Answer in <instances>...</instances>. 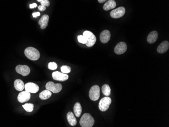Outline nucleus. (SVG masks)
<instances>
[{
	"instance_id": "1",
	"label": "nucleus",
	"mask_w": 169,
	"mask_h": 127,
	"mask_svg": "<svg viewBox=\"0 0 169 127\" xmlns=\"http://www.w3.org/2000/svg\"><path fill=\"white\" fill-rule=\"evenodd\" d=\"M25 54L26 57L31 61H37L40 57L39 51L32 47L26 48L25 51Z\"/></svg>"
},
{
	"instance_id": "2",
	"label": "nucleus",
	"mask_w": 169,
	"mask_h": 127,
	"mask_svg": "<svg viewBox=\"0 0 169 127\" xmlns=\"http://www.w3.org/2000/svg\"><path fill=\"white\" fill-rule=\"evenodd\" d=\"M94 119L89 114H84L80 120V125L82 127H92L94 124Z\"/></svg>"
},
{
	"instance_id": "3",
	"label": "nucleus",
	"mask_w": 169,
	"mask_h": 127,
	"mask_svg": "<svg viewBox=\"0 0 169 127\" xmlns=\"http://www.w3.org/2000/svg\"><path fill=\"white\" fill-rule=\"evenodd\" d=\"M83 36L86 39L87 42L86 45L88 47H92L95 44L96 42V37L91 31H84L83 33Z\"/></svg>"
},
{
	"instance_id": "4",
	"label": "nucleus",
	"mask_w": 169,
	"mask_h": 127,
	"mask_svg": "<svg viewBox=\"0 0 169 127\" xmlns=\"http://www.w3.org/2000/svg\"><path fill=\"white\" fill-rule=\"evenodd\" d=\"M46 88L53 93H57L61 91L62 86L60 84H54L53 81H49L46 84Z\"/></svg>"
},
{
	"instance_id": "5",
	"label": "nucleus",
	"mask_w": 169,
	"mask_h": 127,
	"mask_svg": "<svg viewBox=\"0 0 169 127\" xmlns=\"http://www.w3.org/2000/svg\"><path fill=\"white\" fill-rule=\"evenodd\" d=\"M89 97L92 100L96 101L100 97V87L98 85H94L90 90Z\"/></svg>"
},
{
	"instance_id": "6",
	"label": "nucleus",
	"mask_w": 169,
	"mask_h": 127,
	"mask_svg": "<svg viewBox=\"0 0 169 127\" xmlns=\"http://www.w3.org/2000/svg\"><path fill=\"white\" fill-rule=\"evenodd\" d=\"M111 103V99L108 97H105L100 101L99 108L101 111H105L109 108V105Z\"/></svg>"
},
{
	"instance_id": "7",
	"label": "nucleus",
	"mask_w": 169,
	"mask_h": 127,
	"mask_svg": "<svg viewBox=\"0 0 169 127\" xmlns=\"http://www.w3.org/2000/svg\"><path fill=\"white\" fill-rule=\"evenodd\" d=\"M126 13L125 8L124 7H120L112 10L111 12V16L112 18H119L123 16Z\"/></svg>"
},
{
	"instance_id": "8",
	"label": "nucleus",
	"mask_w": 169,
	"mask_h": 127,
	"mask_svg": "<svg viewBox=\"0 0 169 127\" xmlns=\"http://www.w3.org/2000/svg\"><path fill=\"white\" fill-rule=\"evenodd\" d=\"M15 70L17 73L23 76H27L29 75L31 69L28 65H18L16 67Z\"/></svg>"
},
{
	"instance_id": "9",
	"label": "nucleus",
	"mask_w": 169,
	"mask_h": 127,
	"mask_svg": "<svg viewBox=\"0 0 169 127\" xmlns=\"http://www.w3.org/2000/svg\"><path fill=\"white\" fill-rule=\"evenodd\" d=\"M52 77L54 80L61 81H65L68 78V75L67 74L57 71L52 73Z\"/></svg>"
},
{
	"instance_id": "10",
	"label": "nucleus",
	"mask_w": 169,
	"mask_h": 127,
	"mask_svg": "<svg viewBox=\"0 0 169 127\" xmlns=\"http://www.w3.org/2000/svg\"><path fill=\"white\" fill-rule=\"evenodd\" d=\"M127 45L124 42H121L117 45L114 48V52L117 55L124 54L127 51Z\"/></svg>"
},
{
	"instance_id": "11",
	"label": "nucleus",
	"mask_w": 169,
	"mask_h": 127,
	"mask_svg": "<svg viewBox=\"0 0 169 127\" xmlns=\"http://www.w3.org/2000/svg\"><path fill=\"white\" fill-rule=\"evenodd\" d=\"M25 89L29 93H36L39 91V87L34 83H28L25 85Z\"/></svg>"
},
{
	"instance_id": "12",
	"label": "nucleus",
	"mask_w": 169,
	"mask_h": 127,
	"mask_svg": "<svg viewBox=\"0 0 169 127\" xmlns=\"http://www.w3.org/2000/svg\"><path fill=\"white\" fill-rule=\"evenodd\" d=\"M31 98V94L28 92L25 91L20 92L18 95L17 99L19 102L23 103L28 101Z\"/></svg>"
},
{
	"instance_id": "13",
	"label": "nucleus",
	"mask_w": 169,
	"mask_h": 127,
	"mask_svg": "<svg viewBox=\"0 0 169 127\" xmlns=\"http://www.w3.org/2000/svg\"><path fill=\"white\" fill-rule=\"evenodd\" d=\"M111 39V33L108 30H104L100 35V40L103 44L107 43Z\"/></svg>"
},
{
	"instance_id": "14",
	"label": "nucleus",
	"mask_w": 169,
	"mask_h": 127,
	"mask_svg": "<svg viewBox=\"0 0 169 127\" xmlns=\"http://www.w3.org/2000/svg\"><path fill=\"white\" fill-rule=\"evenodd\" d=\"M169 48V42L167 41H164L157 48V51L160 54H163L167 51Z\"/></svg>"
},
{
	"instance_id": "15",
	"label": "nucleus",
	"mask_w": 169,
	"mask_h": 127,
	"mask_svg": "<svg viewBox=\"0 0 169 127\" xmlns=\"http://www.w3.org/2000/svg\"><path fill=\"white\" fill-rule=\"evenodd\" d=\"M49 17L48 15H44L39 21V24L41 26V29H45L49 22Z\"/></svg>"
},
{
	"instance_id": "16",
	"label": "nucleus",
	"mask_w": 169,
	"mask_h": 127,
	"mask_svg": "<svg viewBox=\"0 0 169 127\" xmlns=\"http://www.w3.org/2000/svg\"><path fill=\"white\" fill-rule=\"evenodd\" d=\"M158 38V33L156 31H151L148 34L147 41L150 44H153L156 42Z\"/></svg>"
},
{
	"instance_id": "17",
	"label": "nucleus",
	"mask_w": 169,
	"mask_h": 127,
	"mask_svg": "<svg viewBox=\"0 0 169 127\" xmlns=\"http://www.w3.org/2000/svg\"><path fill=\"white\" fill-rule=\"evenodd\" d=\"M116 7V2L114 0H108L103 6V9L105 11L114 9Z\"/></svg>"
},
{
	"instance_id": "18",
	"label": "nucleus",
	"mask_w": 169,
	"mask_h": 127,
	"mask_svg": "<svg viewBox=\"0 0 169 127\" xmlns=\"http://www.w3.org/2000/svg\"><path fill=\"white\" fill-rule=\"evenodd\" d=\"M67 120L70 125L75 126L77 123L76 118L75 117V115L72 112H69L67 114Z\"/></svg>"
},
{
	"instance_id": "19",
	"label": "nucleus",
	"mask_w": 169,
	"mask_h": 127,
	"mask_svg": "<svg viewBox=\"0 0 169 127\" xmlns=\"http://www.w3.org/2000/svg\"><path fill=\"white\" fill-rule=\"evenodd\" d=\"M14 87L18 91H22L25 89V84L20 79H17L14 81Z\"/></svg>"
},
{
	"instance_id": "20",
	"label": "nucleus",
	"mask_w": 169,
	"mask_h": 127,
	"mask_svg": "<svg viewBox=\"0 0 169 127\" xmlns=\"http://www.w3.org/2000/svg\"><path fill=\"white\" fill-rule=\"evenodd\" d=\"M73 111L76 116L77 117H80L82 112V108L80 103L77 102L75 104L73 108Z\"/></svg>"
},
{
	"instance_id": "21",
	"label": "nucleus",
	"mask_w": 169,
	"mask_h": 127,
	"mask_svg": "<svg viewBox=\"0 0 169 127\" xmlns=\"http://www.w3.org/2000/svg\"><path fill=\"white\" fill-rule=\"evenodd\" d=\"M52 95V93L50 91L48 90H45L43 91L39 95L40 98L41 99L46 100L49 99Z\"/></svg>"
},
{
	"instance_id": "22",
	"label": "nucleus",
	"mask_w": 169,
	"mask_h": 127,
	"mask_svg": "<svg viewBox=\"0 0 169 127\" xmlns=\"http://www.w3.org/2000/svg\"><path fill=\"white\" fill-rule=\"evenodd\" d=\"M111 90L108 85H104L102 87V92L103 94L106 96H108L111 95Z\"/></svg>"
},
{
	"instance_id": "23",
	"label": "nucleus",
	"mask_w": 169,
	"mask_h": 127,
	"mask_svg": "<svg viewBox=\"0 0 169 127\" xmlns=\"http://www.w3.org/2000/svg\"><path fill=\"white\" fill-rule=\"evenodd\" d=\"M22 106L27 112H31L34 109V104L31 103H26L22 105Z\"/></svg>"
},
{
	"instance_id": "24",
	"label": "nucleus",
	"mask_w": 169,
	"mask_h": 127,
	"mask_svg": "<svg viewBox=\"0 0 169 127\" xmlns=\"http://www.w3.org/2000/svg\"><path fill=\"white\" fill-rule=\"evenodd\" d=\"M61 71L62 73H70L71 71V68H70V67L67 66V65H63L61 67Z\"/></svg>"
},
{
	"instance_id": "25",
	"label": "nucleus",
	"mask_w": 169,
	"mask_h": 127,
	"mask_svg": "<svg viewBox=\"0 0 169 127\" xmlns=\"http://www.w3.org/2000/svg\"><path fill=\"white\" fill-rule=\"evenodd\" d=\"M48 67L51 70H55L57 68V64L54 62H50Z\"/></svg>"
},
{
	"instance_id": "26",
	"label": "nucleus",
	"mask_w": 169,
	"mask_h": 127,
	"mask_svg": "<svg viewBox=\"0 0 169 127\" xmlns=\"http://www.w3.org/2000/svg\"><path fill=\"white\" fill-rule=\"evenodd\" d=\"M78 40L79 42L82 44H86L87 42L86 39L85 38L84 36L82 35H79L78 36Z\"/></svg>"
},
{
	"instance_id": "27",
	"label": "nucleus",
	"mask_w": 169,
	"mask_h": 127,
	"mask_svg": "<svg viewBox=\"0 0 169 127\" xmlns=\"http://www.w3.org/2000/svg\"><path fill=\"white\" fill-rule=\"evenodd\" d=\"M41 5L45 7H49L50 5V2L48 0H43L41 2Z\"/></svg>"
},
{
	"instance_id": "28",
	"label": "nucleus",
	"mask_w": 169,
	"mask_h": 127,
	"mask_svg": "<svg viewBox=\"0 0 169 127\" xmlns=\"http://www.w3.org/2000/svg\"><path fill=\"white\" fill-rule=\"evenodd\" d=\"M39 8V10L41 11H45L46 9V8L45 6H43V5H40V6L38 7Z\"/></svg>"
},
{
	"instance_id": "29",
	"label": "nucleus",
	"mask_w": 169,
	"mask_h": 127,
	"mask_svg": "<svg viewBox=\"0 0 169 127\" xmlns=\"http://www.w3.org/2000/svg\"><path fill=\"white\" fill-rule=\"evenodd\" d=\"M37 7V5L36 3H33L29 5V8L31 9L34 8H36Z\"/></svg>"
},
{
	"instance_id": "30",
	"label": "nucleus",
	"mask_w": 169,
	"mask_h": 127,
	"mask_svg": "<svg viewBox=\"0 0 169 127\" xmlns=\"http://www.w3.org/2000/svg\"><path fill=\"white\" fill-rule=\"evenodd\" d=\"M40 15V12H34L33 14V16L34 17H37L39 16Z\"/></svg>"
},
{
	"instance_id": "31",
	"label": "nucleus",
	"mask_w": 169,
	"mask_h": 127,
	"mask_svg": "<svg viewBox=\"0 0 169 127\" xmlns=\"http://www.w3.org/2000/svg\"><path fill=\"white\" fill-rule=\"evenodd\" d=\"M98 2L100 3H104V2H105L106 1H107V0H98Z\"/></svg>"
},
{
	"instance_id": "32",
	"label": "nucleus",
	"mask_w": 169,
	"mask_h": 127,
	"mask_svg": "<svg viewBox=\"0 0 169 127\" xmlns=\"http://www.w3.org/2000/svg\"><path fill=\"white\" fill-rule=\"evenodd\" d=\"M37 2H41V1H42L43 0H37Z\"/></svg>"
}]
</instances>
